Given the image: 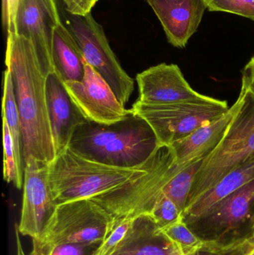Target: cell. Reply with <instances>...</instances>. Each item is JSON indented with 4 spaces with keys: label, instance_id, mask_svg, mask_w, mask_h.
I'll list each match as a JSON object with an SVG mask.
<instances>
[{
    "label": "cell",
    "instance_id": "6da1fadb",
    "mask_svg": "<svg viewBox=\"0 0 254 255\" xmlns=\"http://www.w3.org/2000/svg\"><path fill=\"white\" fill-rule=\"evenodd\" d=\"M6 70L10 73L22 127L24 163L34 157L52 163L55 157L46 102V77L29 40L8 33Z\"/></svg>",
    "mask_w": 254,
    "mask_h": 255
},
{
    "label": "cell",
    "instance_id": "7a4b0ae2",
    "mask_svg": "<svg viewBox=\"0 0 254 255\" xmlns=\"http://www.w3.org/2000/svg\"><path fill=\"white\" fill-rule=\"evenodd\" d=\"M156 133L143 118L131 111L112 125L87 121L76 128L69 148L98 163L122 168L144 165L159 148Z\"/></svg>",
    "mask_w": 254,
    "mask_h": 255
},
{
    "label": "cell",
    "instance_id": "3957f363",
    "mask_svg": "<svg viewBox=\"0 0 254 255\" xmlns=\"http://www.w3.org/2000/svg\"><path fill=\"white\" fill-rule=\"evenodd\" d=\"M157 151V150H156ZM155 154L140 167L122 168L85 158L70 148L49 164V180L57 205L91 199L146 173Z\"/></svg>",
    "mask_w": 254,
    "mask_h": 255
},
{
    "label": "cell",
    "instance_id": "277c9868",
    "mask_svg": "<svg viewBox=\"0 0 254 255\" xmlns=\"http://www.w3.org/2000/svg\"><path fill=\"white\" fill-rule=\"evenodd\" d=\"M238 99V110L223 138L203 160L194 180L186 208L227 174L254 158V94L241 87Z\"/></svg>",
    "mask_w": 254,
    "mask_h": 255
},
{
    "label": "cell",
    "instance_id": "5b68a950",
    "mask_svg": "<svg viewBox=\"0 0 254 255\" xmlns=\"http://www.w3.org/2000/svg\"><path fill=\"white\" fill-rule=\"evenodd\" d=\"M190 163L177 164L171 147L161 144L155 151L153 164L147 172L90 199L115 220L149 214L162 196L167 183Z\"/></svg>",
    "mask_w": 254,
    "mask_h": 255
},
{
    "label": "cell",
    "instance_id": "8992f818",
    "mask_svg": "<svg viewBox=\"0 0 254 255\" xmlns=\"http://www.w3.org/2000/svg\"><path fill=\"white\" fill-rule=\"evenodd\" d=\"M186 223L212 248L229 247L254 238V180Z\"/></svg>",
    "mask_w": 254,
    "mask_h": 255
},
{
    "label": "cell",
    "instance_id": "52a82bcc",
    "mask_svg": "<svg viewBox=\"0 0 254 255\" xmlns=\"http://www.w3.org/2000/svg\"><path fill=\"white\" fill-rule=\"evenodd\" d=\"M229 109L226 101L203 95L167 105H146L137 100L131 109L151 126L160 143L170 145L220 118Z\"/></svg>",
    "mask_w": 254,
    "mask_h": 255
},
{
    "label": "cell",
    "instance_id": "ba28073f",
    "mask_svg": "<svg viewBox=\"0 0 254 255\" xmlns=\"http://www.w3.org/2000/svg\"><path fill=\"white\" fill-rule=\"evenodd\" d=\"M115 226L107 211L90 199L57 205L40 239L43 249L74 243L104 241Z\"/></svg>",
    "mask_w": 254,
    "mask_h": 255
},
{
    "label": "cell",
    "instance_id": "9c48e42d",
    "mask_svg": "<svg viewBox=\"0 0 254 255\" xmlns=\"http://www.w3.org/2000/svg\"><path fill=\"white\" fill-rule=\"evenodd\" d=\"M67 27L86 62L105 79L118 100L125 106L134 91V81L118 61L102 26L89 13L85 16L70 14Z\"/></svg>",
    "mask_w": 254,
    "mask_h": 255
},
{
    "label": "cell",
    "instance_id": "30bf717a",
    "mask_svg": "<svg viewBox=\"0 0 254 255\" xmlns=\"http://www.w3.org/2000/svg\"><path fill=\"white\" fill-rule=\"evenodd\" d=\"M55 0H19L15 16V33L29 40L45 76L55 73L52 39L61 22Z\"/></svg>",
    "mask_w": 254,
    "mask_h": 255
},
{
    "label": "cell",
    "instance_id": "8fae6325",
    "mask_svg": "<svg viewBox=\"0 0 254 255\" xmlns=\"http://www.w3.org/2000/svg\"><path fill=\"white\" fill-rule=\"evenodd\" d=\"M85 76L81 81L63 82L75 104L88 121L112 125L131 113L116 97L105 79L85 62Z\"/></svg>",
    "mask_w": 254,
    "mask_h": 255
},
{
    "label": "cell",
    "instance_id": "7c38bea8",
    "mask_svg": "<svg viewBox=\"0 0 254 255\" xmlns=\"http://www.w3.org/2000/svg\"><path fill=\"white\" fill-rule=\"evenodd\" d=\"M19 233L39 240L56 209L49 180V164L34 157L25 163Z\"/></svg>",
    "mask_w": 254,
    "mask_h": 255
},
{
    "label": "cell",
    "instance_id": "4fadbf2b",
    "mask_svg": "<svg viewBox=\"0 0 254 255\" xmlns=\"http://www.w3.org/2000/svg\"><path fill=\"white\" fill-rule=\"evenodd\" d=\"M140 103L167 105L195 100L202 94L192 89L177 64H162L149 67L136 77Z\"/></svg>",
    "mask_w": 254,
    "mask_h": 255
},
{
    "label": "cell",
    "instance_id": "5bb4252c",
    "mask_svg": "<svg viewBox=\"0 0 254 255\" xmlns=\"http://www.w3.org/2000/svg\"><path fill=\"white\" fill-rule=\"evenodd\" d=\"M46 102L57 157L69 148L76 128L88 121L55 72L46 77Z\"/></svg>",
    "mask_w": 254,
    "mask_h": 255
},
{
    "label": "cell",
    "instance_id": "9a60e30c",
    "mask_svg": "<svg viewBox=\"0 0 254 255\" xmlns=\"http://www.w3.org/2000/svg\"><path fill=\"white\" fill-rule=\"evenodd\" d=\"M161 21L169 42L184 48L196 32L207 4L205 0H146Z\"/></svg>",
    "mask_w": 254,
    "mask_h": 255
},
{
    "label": "cell",
    "instance_id": "2e32d148",
    "mask_svg": "<svg viewBox=\"0 0 254 255\" xmlns=\"http://www.w3.org/2000/svg\"><path fill=\"white\" fill-rule=\"evenodd\" d=\"M240 104V100L237 99L229 110L220 118L198 128L186 137L170 145L176 163L187 164L203 160L210 154L223 138Z\"/></svg>",
    "mask_w": 254,
    "mask_h": 255
},
{
    "label": "cell",
    "instance_id": "e0dca14e",
    "mask_svg": "<svg viewBox=\"0 0 254 255\" xmlns=\"http://www.w3.org/2000/svg\"><path fill=\"white\" fill-rule=\"evenodd\" d=\"M112 255H182L150 214L134 217Z\"/></svg>",
    "mask_w": 254,
    "mask_h": 255
},
{
    "label": "cell",
    "instance_id": "ac0fdd59",
    "mask_svg": "<svg viewBox=\"0 0 254 255\" xmlns=\"http://www.w3.org/2000/svg\"><path fill=\"white\" fill-rule=\"evenodd\" d=\"M52 56L55 72L63 82L82 80L85 58L71 31L61 21L54 31Z\"/></svg>",
    "mask_w": 254,
    "mask_h": 255
},
{
    "label": "cell",
    "instance_id": "d6986e66",
    "mask_svg": "<svg viewBox=\"0 0 254 255\" xmlns=\"http://www.w3.org/2000/svg\"><path fill=\"white\" fill-rule=\"evenodd\" d=\"M254 180V158L236 168L200 196L182 214L185 223L207 212L218 202Z\"/></svg>",
    "mask_w": 254,
    "mask_h": 255
},
{
    "label": "cell",
    "instance_id": "ffe728a7",
    "mask_svg": "<svg viewBox=\"0 0 254 255\" xmlns=\"http://www.w3.org/2000/svg\"><path fill=\"white\" fill-rule=\"evenodd\" d=\"M2 119L7 124L13 140L19 181L23 187L25 163L22 154V127L15 101L11 77L7 70L3 73Z\"/></svg>",
    "mask_w": 254,
    "mask_h": 255
},
{
    "label": "cell",
    "instance_id": "44dd1931",
    "mask_svg": "<svg viewBox=\"0 0 254 255\" xmlns=\"http://www.w3.org/2000/svg\"><path fill=\"white\" fill-rule=\"evenodd\" d=\"M203 160L192 162L179 171L167 183L163 190L164 194L177 205L182 214L186 209L194 180L202 164Z\"/></svg>",
    "mask_w": 254,
    "mask_h": 255
},
{
    "label": "cell",
    "instance_id": "7402d4cb",
    "mask_svg": "<svg viewBox=\"0 0 254 255\" xmlns=\"http://www.w3.org/2000/svg\"><path fill=\"white\" fill-rule=\"evenodd\" d=\"M161 229L182 255H198L205 247L191 231L183 217Z\"/></svg>",
    "mask_w": 254,
    "mask_h": 255
},
{
    "label": "cell",
    "instance_id": "603a6c76",
    "mask_svg": "<svg viewBox=\"0 0 254 255\" xmlns=\"http://www.w3.org/2000/svg\"><path fill=\"white\" fill-rule=\"evenodd\" d=\"M3 150H4V164H3V177L7 183H12L16 188L22 189L19 181L16 155L13 140L9 131L5 121L2 119Z\"/></svg>",
    "mask_w": 254,
    "mask_h": 255
},
{
    "label": "cell",
    "instance_id": "cb8c5ba5",
    "mask_svg": "<svg viewBox=\"0 0 254 255\" xmlns=\"http://www.w3.org/2000/svg\"><path fill=\"white\" fill-rule=\"evenodd\" d=\"M210 11L234 13L254 20V0H205Z\"/></svg>",
    "mask_w": 254,
    "mask_h": 255
},
{
    "label": "cell",
    "instance_id": "d4e9b609",
    "mask_svg": "<svg viewBox=\"0 0 254 255\" xmlns=\"http://www.w3.org/2000/svg\"><path fill=\"white\" fill-rule=\"evenodd\" d=\"M149 214L161 229L182 217V213L177 205L164 193Z\"/></svg>",
    "mask_w": 254,
    "mask_h": 255
},
{
    "label": "cell",
    "instance_id": "484cf974",
    "mask_svg": "<svg viewBox=\"0 0 254 255\" xmlns=\"http://www.w3.org/2000/svg\"><path fill=\"white\" fill-rule=\"evenodd\" d=\"M103 242L61 244L43 250L46 255H98Z\"/></svg>",
    "mask_w": 254,
    "mask_h": 255
},
{
    "label": "cell",
    "instance_id": "4316f807",
    "mask_svg": "<svg viewBox=\"0 0 254 255\" xmlns=\"http://www.w3.org/2000/svg\"><path fill=\"white\" fill-rule=\"evenodd\" d=\"M134 218L115 220L113 230L104 240L98 255H112L119 247L132 224Z\"/></svg>",
    "mask_w": 254,
    "mask_h": 255
},
{
    "label": "cell",
    "instance_id": "83f0119b",
    "mask_svg": "<svg viewBox=\"0 0 254 255\" xmlns=\"http://www.w3.org/2000/svg\"><path fill=\"white\" fill-rule=\"evenodd\" d=\"M254 241V238L222 248H212L205 245L198 255H246Z\"/></svg>",
    "mask_w": 254,
    "mask_h": 255
},
{
    "label": "cell",
    "instance_id": "f1b7e54d",
    "mask_svg": "<svg viewBox=\"0 0 254 255\" xmlns=\"http://www.w3.org/2000/svg\"><path fill=\"white\" fill-rule=\"evenodd\" d=\"M98 0H64L66 10L70 14L85 16L91 13Z\"/></svg>",
    "mask_w": 254,
    "mask_h": 255
},
{
    "label": "cell",
    "instance_id": "f546056e",
    "mask_svg": "<svg viewBox=\"0 0 254 255\" xmlns=\"http://www.w3.org/2000/svg\"><path fill=\"white\" fill-rule=\"evenodd\" d=\"M19 0H3V22L8 33H15V16Z\"/></svg>",
    "mask_w": 254,
    "mask_h": 255
},
{
    "label": "cell",
    "instance_id": "4dcf8cb0",
    "mask_svg": "<svg viewBox=\"0 0 254 255\" xmlns=\"http://www.w3.org/2000/svg\"><path fill=\"white\" fill-rule=\"evenodd\" d=\"M242 87L247 88L254 94V56L243 70Z\"/></svg>",
    "mask_w": 254,
    "mask_h": 255
},
{
    "label": "cell",
    "instance_id": "1f68e13d",
    "mask_svg": "<svg viewBox=\"0 0 254 255\" xmlns=\"http://www.w3.org/2000/svg\"><path fill=\"white\" fill-rule=\"evenodd\" d=\"M33 248L30 255H46L41 245L37 240L32 239Z\"/></svg>",
    "mask_w": 254,
    "mask_h": 255
},
{
    "label": "cell",
    "instance_id": "d6a6232c",
    "mask_svg": "<svg viewBox=\"0 0 254 255\" xmlns=\"http://www.w3.org/2000/svg\"><path fill=\"white\" fill-rule=\"evenodd\" d=\"M19 231H18L17 227L15 226V235H16V255H25L24 253L23 249H22V244H21L20 239L19 238Z\"/></svg>",
    "mask_w": 254,
    "mask_h": 255
},
{
    "label": "cell",
    "instance_id": "836d02e7",
    "mask_svg": "<svg viewBox=\"0 0 254 255\" xmlns=\"http://www.w3.org/2000/svg\"><path fill=\"white\" fill-rule=\"evenodd\" d=\"M246 255H254V241L253 244H252V247H251L250 250H249V251L248 252L247 254Z\"/></svg>",
    "mask_w": 254,
    "mask_h": 255
}]
</instances>
